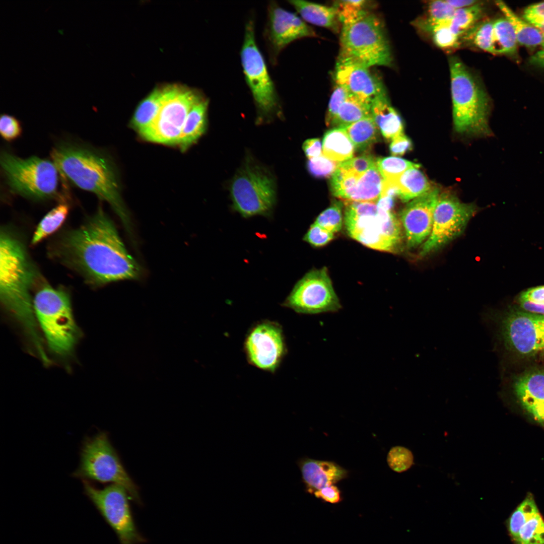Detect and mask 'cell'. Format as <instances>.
I'll return each mask as SVG.
<instances>
[{"mask_svg": "<svg viewBox=\"0 0 544 544\" xmlns=\"http://www.w3.org/2000/svg\"><path fill=\"white\" fill-rule=\"evenodd\" d=\"M245 348L250 363L264 370L275 371L285 352L281 327L269 321L258 324L247 335Z\"/></svg>", "mask_w": 544, "mask_h": 544, "instance_id": "cell-18", "label": "cell"}, {"mask_svg": "<svg viewBox=\"0 0 544 544\" xmlns=\"http://www.w3.org/2000/svg\"><path fill=\"white\" fill-rule=\"evenodd\" d=\"M53 258L93 286L137 280L143 270L128 252L112 220L101 207L81 226L63 233L50 250Z\"/></svg>", "mask_w": 544, "mask_h": 544, "instance_id": "cell-1", "label": "cell"}, {"mask_svg": "<svg viewBox=\"0 0 544 544\" xmlns=\"http://www.w3.org/2000/svg\"><path fill=\"white\" fill-rule=\"evenodd\" d=\"M209 102L208 99L202 95L189 111L178 144L181 151H186L205 133Z\"/></svg>", "mask_w": 544, "mask_h": 544, "instance_id": "cell-26", "label": "cell"}, {"mask_svg": "<svg viewBox=\"0 0 544 544\" xmlns=\"http://www.w3.org/2000/svg\"><path fill=\"white\" fill-rule=\"evenodd\" d=\"M507 529L516 544H544V520L531 495L527 496L508 519Z\"/></svg>", "mask_w": 544, "mask_h": 544, "instance_id": "cell-21", "label": "cell"}, {"mask_svg": "<svg viewBox=\"0 0 544 544\" xmlns=\"http://www.w3.org/2000/svg\"><path fill=\"white\" fill-rule=\"evenodd\" d=\"M254 16L247 20L240 52L245 81L252 95L258 123L283 116L281 101L268 72L264 56L257 44Z\"/></svg>", "mask_w": 544, "mask_h": 544, "instance_id": "cell-7", "label": "cell"}, {"mask_svg": "<svg viewBox=\"0 0 544 544\" xmlns=\"http://www.w3.org/2000/svg\"><path fill=\"white\" fill-rule=\"evenodd\" d=\"M349 95L345 88L336 84L330 97L326 112L325 122L327 126L329 127L339 107Z\"/></svg>", "mask_w": 544, "mask_h": 544, "instance_id": "cell-48", "label": "cell"}, {"mask_svg": "<svg viewBox=\"0 0 544 544\" xmlns=\"http://www.w3.org/2000/svg\"><path fill=\"white\" fill-rule=\"evenodd\" d=\"M439 195L438 189L431 188L424 194L412 200L401 211L399 218L409 248L417 247L429 237Z\"/></svg>", "mask_w": 544, "mask_h": 544, "instance_id": "cell-19", "label": "cell"}, {"mask_svg": "<svg viewBox=\"0 0 544 544\" xmlns=\"http://www.w3.org/2000/svg\"><path fill=\"white\" fill-rule=\"evenodd\" d=\"M338 59L350 60L370 67L390 66L392 52L383 25L370 12L342 25Z\"/></svg>", "mask_w": 544, "mask_h": 544, "instance_id": "cell-10", "label": "cell"}, {"mask_svg": "<svg viewBox=\"0 0 544 544\" xmlns=\"http://www.w3.org/2000/svg\"><path fill=\"white\" fill-rule=\"evenodd\" d=\"M542 323H543V329H544V316H543V318Z\"/></svg>", "mask_w": 544, "mask_h": 544, "instance_id": "cell-60", "label": "cell"}, {"mask_svg": "<svg viewBox=\"0 0 544 544\" xmlns=\"http://www.w3.org/2000/svg\"><path fill=\"white\" fill-rule=\"evenodd\" d=\"M282 305L305 314L336 312L342 308L325 267L306 273L296 283Z\"/></svg>", "mask_w": 544, "mask_h": 544, "instance_id": "cell-13", "label": "cell"}, {"mask_svg": "<svg viewBox=\"0 0 544 544\" xmlns=\"http://www.w3.org/2000/svg\"><path fill=\"white\" fill-rule=\"evenodd\" d=\"M336 84L370 104L378 95L385 92L382 82L369 67L350 60L337 59L334 73Z\"/></svg>", "mask_w": 544, "mask_h": 544, "instance_id": "cell-20", "label": "cell"}, {"mask_svg": "<svg viewBox=\"0 0 544 544\" xmlns=\"http://www.w3.org/2000/svg\"><path fill=\"white\" fill-rule=\"evenodd\" d=\"M543 316L523 311L508 313L502 321V330L508 345L522 355L544 349Z\"/></svg>", "mask_w": 544, "mask_h": 544, "instance_id": "cell-17", "label": "cell"}, {"mask_svg": "<svg viewBox=\"0 0 544 544\" xmlns=\"http://www.w3.org/2000/svg\"><path fill=\"white\" fill-rule=\"evenodd\" d=\"M376 164L383 179L396 178L410 168L420 167L419 164L396 157L378 158Z\"/></svg>", "mask_w": 544, "mask_h": 544, "instance_id": "cell-40", "label": "cell"}, {"mask_svg": "<svg viewBox=\"0 0 544 544\" xmlns=\"http://www.w3.org/2000/svg\"><path fill=\"white\" fill-rule=\"evenodd\" d=\"M456 10L446 0L431 1L428 4V20L435 23L449 22Z\"/></svg>", "mask_w": 544, "mask_h": 544, "instance_id": "cell-45", "label": "cell"}, {"mask_svg": "<svg viewBox=\"0 0 544 544\" xmlns=\"http://www.w3.org/2000/svg\"><path fill=\"white\" fill-rule=\"evenodd\" d=\"M344 222L348 235L373 249L396 252L402 241L401 224L392 211L376 202L345 201Z\"/></svg>", "mask_w": 544, "mask_h": 544, "instance_id": "cell-6", "label": "cell"}, {"mask_svg": "<svg viewBox=\"0 0 544 544\" xmlns=\"http://www.w3.org/2000/svg\"><path fill=\"white\" fill-rule=\"evenodd\" d=\"M455 128L460 133L487 135L490 101L474 75L457 57L449 59Z\"/></svg>", "mask_w": 544, "mask_h": 544, "instance_id": "cell-5", "label": "cell"}, {"mask_svg": "<svg viewBox=\"0 0 544 544\" xmlns=\"http://www.w3.org/2000/svg\"><path fill=\"white\" fill-rule=\"evenodd\" d=\"M523 19L544 35V2L534 4L526 8Z\"/></svg>", "mask_w": 544, "mask_h": 544, "instance_id": "cell-49", "label": "cell"}, {"mask_svg": "<svg viewBox=\"0 0 544 544\" xmlns=\"http://www.w3.org/2000/svg\"><path fill=\"white\" fill-rule=\"evenodd\" d=\"M387 462L389 467L397 472L408 470L414 463V456L408 448L396 446L392 447L387 456Z\"/></svg>", "mask_w": 544, "mask_h": 544, "instance_id": "cell-43", "label": "cell"}, {"mask_svg": "<svg viewBox=\"0 0 544 544\" xmlns=\"http://www.w3.org/2000/svg\"><path fill=\"white\" fill-rule=\"evenodd\" d=\"M367 1L364 0H341L334 2L341 25L354 21L368 12Z\"/></svg>", "mask_w": 544, "mask_h": 544, "instance_id": "cell-41", "label": "cell"}, {"mask_svg": "<svg viewBox=\"0 0 544 544\" xmlns=\"http://www.w3.org/2000/svg\"><path fill=\"white\" fill-rule=\"evenodd\" d=\"M303 150L308 159L319 157L322 155V145L317 138L305 141L302 146Z\"/></svg>", "mask_w": 544, "mask_h": 544, "instance_id": "cell-53", "label": "cell"}, {"mask_svg": "<svg viewBox=\"0 0 544 544\" xmlns=\"http://www.w3.org/2000/svg\"><path fill=\"white\" fill-rule=\"evenodd\" d=\"M343 203L335 201L317 217L314 223L334 234L341 231L343 225Z\"/></svg>", "mask_w": 544, "mask_h": 544, "instance_id": "cell-42", "label": "cell"}, {"mask_svg": "<svg viewBox=\"0 0 544 544\" xmlns=\"http://www.w3.org/2000/svg\"><path fill=\"white\" fill-rule=\"evenodd\" d=\"M543 60H544V44L539 51L536 52L531 57L530 62L532 64L534 65L536 62Z\"/></svg>", "mask_w": 544, "mask_h": 544, "instance_id": "cell-58", "label": "cell"}, {"mask_svg": "<svg viewBox=\"0 0 544 544\" xmlns=\"http://www.w3.org/2000/svg\"><path fill=\"white\" fill-rule=\"evenodd\" d=\"M496 5L511 23L519 44L527 47L542 46L544 35L523 18H520L504 2L499 1Z\"/></svg>", "mask_w": 544, "mask_h": 544, "instance_id": "cell-28", "label": "cell"}, {"mask_svg": "<svg viewBox=\"0 0 544 544\" xmlns=\"http://www.w3.org/2000/svg\"><path fill=\"white\" fill-rule=\"evenodd\" d=\"M339 162L332 161L323 155L309 159L306 167L309 173L317 178L331 177L339 165Z\"/></svg>", "mask_w": 544, "mask_h": 544, "instance_id": "cell-44", "label": "cell"}, {"mask_svg": "<svg viewBox=\"0 0 544 544\" xmlns=\"http://www.w3.org/2000/svg\"><path fill=\"white\" fill-rule=\"evenodd\" d=\"M203 95L192 89L170 85L168 96L152 127L141 137L165 145H178L185 119Z\"/></svg>", "mask_w": 544, "mask_h": 544, "instance_id": "cell-14", "label": "cell"}, {"mask_svg": "<svg viewBox=\"0 0 544 544\" xmlns=\"http://www.w3.org/2000/svg\"><path fill=\"white\" fill-rule=\"evenodd\" d=\"M537 66L544 68V60L538 62L537 64Z\"/></svg>", "mask_w": 544, "mask_h": 544, "instance_id": "cell-59", "label": "cell"}, {"mask_svg": "<svg viewBox=\"0 0 544 544\" xmlns=\"http://www.w3.org/2000/svg\"><path fill=\"white\" fill-rule=\"evenodd\" d=\"M475 211L474 205L462 202L452 194H439L431 232L423 243L420 255L424 256L435 251L459 236Z\"/></svg>", "mask_w": 544, "mask_h": 544, "instance_id": "cell-15", "label": "cell"}, {"mask_svg": "<svg viewBox=\"0 0 544 544\" xmlns=\"http://www.w3.org/2000/svg\"><path fill=\"white\" fill-rule=\"evenodd\" d=\"M170 85L155 89L138 104L130 125L142 137L154 124L166 100Z\"/></svg>", "mask_w": 544, "mask_h": 544, "instance_id": "cell-24", "label": "cell"}, {"mask_svg": "<svg viewBox=\"0 0 544 544\" xmlns=\"http://www.w3.org/2000/svg\"><path fill=\"white\" fill-rule=\"evenodd\" d=\"M514 391L522 406L537 421L544 422V370L527 372L514 383Z\"/></svg>", "mask_w": 544, "mask_h": 544, "instance_id": "cell-23", "label": "cell"}, {"mask_svg": "<svg viewBox=\"0 0 544 544\" xmlns=\"http://www.w3.org/2000/svg\"><path fill=\"white\" fill-rule=\"evenodd\" d=\"M69 212V206L65 203H60L50 211L38 224L31 244H37L58 230L64 222Z\"/></svg>", "mask_w": 544, "mask_h": 544, "instance_id": "cell-37", "label": "cell"}, {"mask_svg": "<svg viewBox=\"0 0 544 544\" xmlns=\"http://www.w3.org/2000/svg\"><path fill=\"white\" fill-rule=\"evenodd\" d=\"M0 163L12 192L36 201L56 196L60 173L53 161L33 156L22 158L4 151Z\"/></svg>", "mask_w": 544, "mask_h": 544, "instance_id": "cell-9", "label": "cell"}, {"mask_svg": "<svg viewBox=\"0 0 544 544\" xmlns=\"http://www.w3.org/2000/svg\"><path fill=\"white\" fill-rule=\"evenodd\" d=\"M302 19L310 24L337 32L341 23L335 8L301 0H288Z\"/></svg>", "mask_w": 544, "mask_h": 544, "instance_id": "cell-27", "label": "cell"}, {"mask_svg": "<svg viewBox=\"0 0 544 544\" xmlns=\"http://www.w3.org/2000/svg\"><path fill=\"white\" fill-rule=\"evenodd\" d=\"M315 36L313 29L295 13L284 9L275 1L268 3L263 37L272 66L277 64L280 54L290 43Z\"/></svg>", "mask_w": 544, "mask_h": 544, "instance_id": "cell-16", "label": "cell"}, {"mask_svg": "<svg viewBox=\"0 0 544 544\" xmlns=\"http://www.w3.org/2000/svg\"><path fill=\"white\" fill-rule=\"evenodd\" d=\"M519 300L544 304V286L531 288L523 292L519 297Z\"/></svg>", "mask_w": 544, "mask_h": 544, "instance_id": "cell-54", "label": "cell"}, {"mask_svg": "<svg viewBox=\"0 0 544 544\" xmlns=\"http://www.w3.org/2000/svg\"><path fill=\"white\" fill-rule=\"evenodd\" d=\"M39 275L25 246L4 227L0 233V300L5 312L24 338L28 351L40 359L47 352L38 326L31 291Z\"/></svg>", "mask_w": 544, "mask_h": 544, "instance_id": "cell-2", "label": "cell"}, {"mask_svg": "<svg viewBox=\"0 0 544 544\" xmlns=\"http://www.w3.org/2000/svg\"><path fill=\"white\" fill-rule=\"evenodd\" d=\"M496 54L515 55L518 44L514 30L505 17L493 21Z\"/></svg>", "mask_w": 544, "mask_h": 544, "instance_id": "cell-36", "label": "cell"}, {"mask_svg": "<svg viewBox=\"0 0 544 544\" xmlns=\"http://www.w3.org/2000/svg\"><path fill=\"white\" fill-rule=\"evenodd\" d=\"M51 155L62 177L108 202L132 237V222L121 196L116 170L110 158L92 147L69 141L57 143Z\"/></svg>", "mask_w": 544, "mask_h": 544, "instance_id": "cell-3", "label": "cell"}, {"mask_svg": "<svg viewBox=\"0 0 544 544\" xmlns=\"http://www.w3.org/2000/svg\"><path fill=\"white\" fill-rule=\"evenodd\" d=\"M389 149L391 155L401 156L412 148V144L411 140L402 133L391 140Z\"/></svg>", "mask_w": 544, "mask_h": 544, "instance_id": "cell-52", "label": "cell"}, {"mask_svg": "<svg viewBox=\"0 0 544 544\" xmlns=\"http://www.w3.org/2000/svg\"><path fill=\"white\" fill-rule=\"evenodd\" d=\"M371 114L380 132L386 139L392 140L403 133L401 117L391 105L386 91L372 101Z\"/></svg>", "mask_w": 544, "mask_h": 544, "instance_id": "cell-25", "label": "cell"}, {"mask_svg": "<svg viewBox=\"0 0 544 544\" xmlns=\"http://www.w3.org/2000/svg\"><path fill=\"white\" fill-rule=\"evenodd\" d=\"M73 476L83 480L120 485L132 499L141 502L138 488L124 469L106 432H99L85 440L80 464Z\"/></svg>", "mask_w": 544, "mask_h": 544, "instance_id": "cell-11", "label": "cell"}, {"mask_svg": "<svg viewBox=\"0 0 544 544\" xmlns=\"http://www.w3.org/2000/svg\"><path fill=\"white\" fill-rule=\"evenodd\" d=\"M229 189L232 210L243 218L271 217L277 198L275 178L251 156L246 157Z\"/></svg>", "mask_w": 544, "mask_h": 544, "instance_id": "cell-8", "label": "cell"}, {"mask_svg": "<svg viewBox=\"0 0 544 544\" xmlns=\"http://www.w3.org/2000/svg\"><path fill=\"white\" fill-rule=\"evenodd\" d=\"M362 176L343 166L341 162L331 177L330 190L332 194L344 201H347Z\"/></svg>", "mask_w": 544, "mask_h": 544, "instance_id": "cell-39", "label": "cell"}, {"mask_svg": "<svg viewBox=\"0 0 544 544\" xmlns=\"http://www.w3.org/2000/svg\"><path fill=\"white\" fill-rule=\"evenodd\" d=\"M447 23H435L426 18L416 19L412 22L415 27L430 35L432 39L439 48L443 49H453L460 44V38L455 35Z\"/></svg>", "mask_w": 544, "mask_h": 544, "instance_id": "cell-32", "label": "cell"}, {"mask_svg": "<svg viewBox=\"0 0 544 544\" xmlns=\"http://www.w3.org/2000/svg\"><path fill=\"white\" fill-rule=\"evenodd\" d=\"M334 238V234L323 229L315 223L310 225L303 237V240L312 246H324Z\"/></svg>", "mask_w": 544, "mask_h": 544, "instance_id": "cell-47", "label": "cell"}, {"mask_svg": "<svg viewBox=\"0 0 544 544\" xmlns=\"http://www.w3.org/2000/svg\"><path fill=\"white\" fill-rule=\"evenodd\" d=\"M484 51L496 54L493 21L481 20L460 38Z\"/></svg>", "mask_w": 544, "mask_h": 544, "instance_id": "cell-35", "label": "cell"}, {"mask_svg": "<svg viewBox=\"0 0 544 544\" xmlns=\"http://www.w3.org/2000/svg\"><path fill=\"white\" fill-rule=\"evenodd\" d=\"M446 1L456 10L469 7L480 2L477 0H446Z\"/></svg>", "mask_w": 544, "mask_h": 544, "instance_id": "cell-56", "label": "cell"}, {"mask_svg": "<svg viewBox=\"0 0 544 544\" xmlns=\"http://www.w3.org/2000/svg\"><path fill=\"white\" fill-rule=\"evenodd\" d=\"M376 160L371 155L364 154L341 162L345 167L362 176L376 163Z\"/></svg>", "mask_w": 544, "mask_h": 544, "instance_id": "cell-50", "label": "cell"}, {"mask_svg": "<svg viewBox=\"0 0 544 544\" xmlns=\"http://www.w3.org/2000/svg\"><path fill=\"white\" fill-rule=\"evenodd\" d=\"M371 115V104L350 94L339 107L329 127L345 128Z\"/></svg>", "mask_w": 544, "mask_h": 544, "instance_id": "cell-33", "label": "cell"}, {"mask_svg": "<svg viewBox=\"0 0 544 544\" xmlns=\"http://www.w3.org/2000/svg\"><path fill=\"white\" fill-rule=\"evenodd\" d=\"M22 128L20 121L15 116L3 113L0 117V133L6 141L12 142L20 137Z\"/></svg>", "mask_w": 544, "mask_h": 544, "instance_id": "cell-46", "label": "cell"}, {"mask_svg": "<svg viewBox=\"0 0 544 544\" xmlns=\"http://www.w3.org/2000/svg\"><path fill=\"white\" fill-rule=\"evenodd\" d=\"M484 4L478 3L466 8L456 10L449 21L452 32L460 38L481 21L484 14Z\"/></svg>", "mask_w": 544, "mask_h": 544, "instance_id": "cell-38", "label": "cell"}, {"mask_svg": "<svg viewBox=\"0 0 544 544\" xmlns=\"http://www.w3.org/2000/svg\"><path fill=\"white\" fill-rule=\"evenodd\" d=\"M84 492L116 533L120 544H139L145 541L135 526L129 503L130 498L122 486L111 484L96 488L83 480Z\"/></svg>", "mask_w": 544, "mask_h": 544, "instance_id": "cell-12", "label": "cell"}, {"mask_svg": "<svg viewBox=\"0 0 544 544\" xmlns=\"http://www.w3.org/2000/svg\"><path fill=\"white\" fill-rule=\"evenodd\" d=\"M296 463L301 471L306 491L310 494L334 485L348 475L347 470L331 461L304 457L298 459Z\"/></svg>", "mask_w": 544, "mask_h": 544, "instance_id": "cell-22", "label": "cell"}, {"mask_svg": "<svg viewBox=\"0 0 544 544\" xmlns=\"http://www.w3.org/2000/svg\"><path fill=\"white\" fill-rule=\"evenodd\" d=\"M397 187V195L404 202L420 196L431 189L425 175L418 168H412L394 179Z\"/></svg>", "mask_w": 544, "mask_h": 544, "instance_id": "cell-30", "label": "cell"}, {"mask_svg": "<svg viewBox=\"0 0 544 544\" xmlns=\"http://www.w3.org/2000/svg\"><path fill=\"white\" fill-rule=\"evenodd\" d=\"M313 494L316 498L331 504L338 503L342 500L340 490L334 485L317 490Z\"/></svg>", "mask_w": 544, "mask_h": 544, "instance_id": "cell-51", "label": "cell"}, {"mask_svg": "<svg viewBox=\"0 0 544 544\" xmlns=\"http://www.w3.org/2000/svg\"><path fill=\"white\" fill-rule=\"evenodd\" d=\"M519 302L521 307L525 311L544 316V304L525 300H519Z\"/></svg>", "mask_w": 544, "mask_h": 544, "instance_id": "cell-55", "label": "cell"}, {"mask_svg": "<svg viewBox=\"0 0 544 544\" xmlns=\"http://www.w3.org/2000/svg\"><path fill=\"white\" fill-rule=\"evenodd\" d=\"M383 180L375 163L359 178L347 201L377 202Z\"/></svg>", "mask_w": 544, "mask_h": 544, "instance_id": "cell-31", "label": "cell"}, {"mask_svg": "<svg viewBox=\"0 0 544 544\" xmlns=\"http://www.w3.org/2000/svg\"><path fill=\"white\" fill-rule=\"evenodd\" d=\"M343 128L358 150H366L379 137V128L371 114Z\"/></svg>", "mask_w": 544, "mask_h": 544, "instance_id": "cell-34", "label": "cell"}, {"mask_svg": "<svg viewBox=\"0 0 544 544\" xmlns=\"http://www.w3.org/2000/svg\"><path fill=\"white\" fill-rule=\"evenodd\" d=\"M376 202L379 208L387 211H392L394 205V197L388 196L380 197Z\"/></svg>", "mask_w": 544, "mask_h": 544, "instance_id": "cell-57", "label": "cell"}, {"mask_svg": "<svg viewBox=\"0 0 544 544\" xmlns=\"http://www.w3.org/2000/svg\"><path fill=\"white\" fill-rule=\"evenodd\" d=\"M37 322L49 353L61 360L74 354L81 336L75 320L71 298L62 288L43 284L33 297Z\"/></svg>", "mask_w": 544, "mask_h": 544, "instance_id": "cell-4", "label": "cell"}, {"mask_svg": "<svg viewBox=\"0 0 544 544\" xmlns=\"http://www.w3.org/2000/svg\"><path fill=\"white\" fill-rule=\"evenodd\" d=\"M355 148L343 128H333L327 131L322 141V155L337 162L353 158Z\"/></svg>", "mask_w": 544, "mask_h": 544, "instance_id": "cell-29", "label": "cell"}]
</instances>
